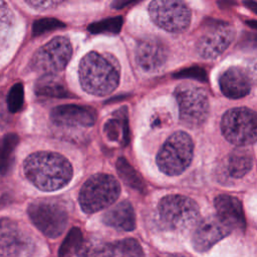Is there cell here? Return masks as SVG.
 I'll use <instances>...</instances> for the list:
<instances>
[{"instance_id": "3957f363", "label": "cell", "mask_w": 257, "mask_h": 257, "mask_svg": "<svg viewBox=\"0 0 257 257\" xmlns=\"http://www.w3.org/2000/svg\"><path fill=\"white\" fill-rule=\"evenodd\" d=\"M119 193L120 187L114 177L96 174L83 184L78 201L83 212L92 214L110 206L118 198Z\"/></svg>"}, {"instance_id": "5b68a950", "label": "cell", "mask_w": 257, "mask_h": 257, "mask_svg": "<svg viewBox=\"0 0 257 257\" xmlns=\"http://www.w3.org/2000/svg\"><path fill=\"white\" fill-rule=\"evenodd\" d=\"M162 221L173 230H186L198 223L200 211L197 203L183 195H168L158 205Z\"/></svg>"}, {"instance_id": "7c38bea8", "label": "cell", "mask_w": 257, "mask_h": 257, "mask_svg": "<svg viewBox=\"0 0 257 257\" xmlns=\"http://www.w3.org/2000/svg\"><path fill=\"white\" fill-rule=\"evenodd\" d=\"M231 231L218 216L205 217L195 225L192 236L194 248L198 252L208 251Z\"/></svg>"}, {"instance_id": "e0dca14e", "label": "cell", "mask_w": 257, "mask_h": 257, "mask_svg": "<svg viewBox=\"0 0 257 257\" xmlns=\"http://www.w3.org/2000/svg\"><path fill=\"white\" fill-rule=\"evenodd\" d=\"M32 244L30 240L15 226L2 221L1 229V255L2 256H17L28 254L26 250H30Z\"/></svg>"}, {"instance_id": "ac0fdd59", "label": "cell", "mask_w": 257, "mask_h": 257, "mask_svg": "<svg viewBox=\"0 0 257 257\" xmlns=\"http://www.w3.org/2000/svg\"><path fill=\"white\" fill-rule=\"evenodd\" d=\"M105 225L121 231H132L136 227V215L132 204L124 200L108 209L102 218Z\"/></svg>"}, {"instance_id": "ffe728a7", "label": "cell", "mask_w": 257, "mask_h": 257, "mask_svg": "<svg viewBox=\"0 0 257 257\" xmlns=\"http://www.w3.org/2000/svg\"><path fill=\"white\" fill-rule=\"evenodd\" d=\"M35 93L39 96L68 98L73 94L56 74H43L35 84Z\"/></svg>"}, {"instance_id": "4fadbf2b", "label": "cell", "mask_w": 257, "mask_h": 257, "mask_svg": "<svg viewBox=\"0 0 257 257\" xmlns=\"http://www.w3.org/2000/svg\"><path fill=\"white\" fill-rule=\"evenodd\" d=\"M168 49L156 37H147L139 41L136 49V61L147 72H156L166 63Z\"/></svg>"}, {"instance_id": "836d02e7", "label": "cell", "mask_w": 257, "mask_h": 257, "mask_svg": "<svg viewBox=\"0 0 257 257\" xmlns=\"http://www.w3.org/2000/svg\"><path fill=\"white\" fill-rule=\"evenodd\" d=\"M244 3L250 10H252L254 13L257 14V2L256 1H254V0H245Z\"/></svg>"}, {"instance_id": "d4e9b609", "label": "cell", "mask_w": 257, "mask_h": 257, "mask_svg": "<svg viewBox=\"0 0 257 257\" xmlns=\"http://www.w3.org/2000/svg\"><path fill=\"white\" fill-rule=\"evenodd\" d=\"M122 24H123V19L121 16L108 17V18L101 19L99 21L89 24L87 26V30L93 34H98V33L117 34L121 30Z\"/></svg>"}, {"instance_id": "5bb4252c", "label": "cell", "mask_w": 257, "mask_h": 257, "mask_svg": "<svg viewBox=\"0 0 257 257\" xmlns=\"http://www.w3.org/2000/svg\"><path fill=\"white\" fill-rule=\"evenodd\" d=\"M51 120L61 126H91L96 120V112L86 105L63 104L54 107L50 113Z\"/></svg>"}, {"instance_id": "7402d4cb", "label": "cell", "mask_w": 257, "mask_h": 257, "mask_svg": "<svg viewBox=\"0 0 257 257\" xmlns=\"http://www.w3.org/2000/svg\"><path fill=\"white\" fill-rule=\"evenodd\" d=\"M115 167L119 178L126 186L141 193L146 192V182L139 174V172L124 158H118Z\"/></svg>"}, {"instance_id": "e575fe53", "label": "cell", "mask_w": 257, "mask_h": 257, "mask_svg": "<svg viewBox=\"0 0 257 257\" xmlns=\"http://www.w3.org/2000/svg\"><path fill=\"white\" fill-rule=\"evenodd\" d=\"M246 23H247V25L250 26L251 28L257 30V20H248V21H246Z\"/></svg>"}, {"instance_id": "9c48e42d", "label": "cell", "mask_w": 257, "mask_h": 257, "mask_svg": "<svg viewBox=\"0 0 257 257\" xmlns=\"http://www.w3.org/2000/svg\"><path fill=\"white\" fill-rule=\"evenodd\" d=\"M149 13L157 26L172 33L185 31L191 22V10L184 0H153Z\"/></svg>"}, {"instance_id": "f1b7e54d", "label": "cell", "mask_w": 257, "mask_h": 257, "mask_svg": "<svg viewBox=\"0 0 257 257\" xmlns=\"http://www.w3.org/2000/svg\"><path fill=\"white\" fill-rule=\"evenodd\" d=\"M177 78H192L197 79L199 81L207 80L206 70L200 66H191L188 68H184L174 74Z\"/></svg>"}, {"instance_id": "d6986e66", "label": "cell", "mask_w": 257, "mask_h": 257, "mask_svg": "<svg viewBox=\"0 0 257 257\" xmlns=\"http://www.w3.org/2000/svg\"><path fill=\"white\" fill-rule=\"evenodd\" d=\"M103 133L112 142H117L123 146L128 144L130 130L125 107H121L113 112V118L108 119L104 123Z\"/></svg>"}, {"instance_id": "52a82bcc", "label": "cell", "mask_w": 257, "mask_h": 257, "mask_svg": "<svg viewBox=\"0 0 257 257\" xmlns=\"http://www.w3.org/2000/svg\"><path fill=\"white\" fill-rule=\"evenodd\" d=\"M180 118L188 126H200L209 114L207 93L193 84H180L175 89Z\"/></svg>"}, {"instance_id": "d6a6232c", "label": "cell", "mask_w": 257, "mask_h": 257, "mask_svg": "<svg viewBox=\"0 0 257 257\" xmlns=\"http://www.w3.org/2000/svg\"><path fill=\"white\" fill-rule=\"evenodd\" d=\"M139 0H113L111 2V8L113 9H122L133 3H136L138 2Z\"/></svg>"}, {"instance_id": "f546056e", "label": "cell", "mask_w": 257, "mask_h": 257, "mask_svg": "<svg viewBox=\"0 0 257 257\" xmlns=\"http://www.w3.org/2000/svg\"><path fill=\"white\" fill-rule=\"evenodd\" d=\"M30 7L36 10H49L59 6L63 0H24Z\"/></svg>"}, {"instance_id": "1f68e13d", "label": "cell", "mask_w": 257, "mask_h": 257, "mask_svg": "<svg viewBox=\"0 0 257 257\" xmlns=\"http://www.w3.org/2000/svg\"><path fill=\"white\" fill-rule=\"evenodd\" d=\"M242 43L244 44V46L257 48V34L250 32L245 33L242 38Z\"/></svg>"}, {"instance_id": "2e32d148", "label": "cell", "mask_w": 257, "mask_h": 257, "mask_svg": "<svg viewBox=\"0 0 257 257\" xmlns=\"http://www.w3.org/2000/svg\"><path fill=\"white\" fill-rule=\"evenodd\" d=\"M219 85L222 93L230 98H241L251 89L249 75L239 67L226 69L219 78Z\"/></svg>"}, {"instance_id": "6da1fadb", "label": "cell", "mask_w": 257, "mask_h": 257, "mask_svg": "<svg viewBox=\"0 0 257 257\" xmlns=\"http://www.w3.org/2000/svg\"><path fill=\"white\" fill-rule=\"evenodd\" d=\"M26 178L42 191H55L63 188L72 177L70 163L53 152H36L29 155L23 164Z\"/></svg>"}, {"instance_id": "4316f807", "label": "cell", "mask_w": 257, "mask_h": 257, "mask_svg": "<svg viewBox=\"0 0 257 257\" xmlns=\"http://www.w3.org/2000/svg\"><path fill=\"white\" fill-rule=\"evenodd\" d=\"M63 27H65V23H63L59 19L52 18V17L40 18L35 20L32 24V35L36 37L46 32L60 29Z\"/></svg>"}, {"instance_id": "44dd1931", "label": "cell", "mask_w": 257, "mask_h": 257, "mask_svg": "<svg viewBox=\"0 0 257 257\" xmlns=\"http://www.w3.org/2000/svg\"><path fill=\"white\" fill-rule=\"evenodd\" d=\"M93 255H112V256H142L144 252L139 242L133 238L123 239L113 244L104 245Z\"/></svg>"}, {"instance_id": "8fae6325", "label": "cell", "mask_w": 257, "mask_h": 257, "mask_svg": "<svg viewBox=\"0 0 257 257\" xmlns=\"http://www.w3.org/2000/svg\"><path fill=\"white\" fill-rule=\"evenodd\" d=\"M234 35V28L230 23L211 19L206 23L204 31L197 41V52L205 59L216 58L228 48Z\"/></svg>"}, {"instance_id": "cb8c5ba5", "label": "cell", "mask_w": 257, "mask_h": 257, "mask_svg": "<svg viewBox=\"0 0 257 257\" xmlns=\"http://www.w3.org/2000/svg\"><path fill=\"white\" fill-rule=\"evenodd\" d=\"M83 237L79 228H72L68 234L66 235L64 241L62 242L58 255L59 256H69L80 253V249L82 247Z\"/></svg>"}, {"instance_id": "83f0119b", "label": "cell", "mask_w": 257, "mask_h": 257, "mask_svg": "<svg viewBox=\"0 0 257 257\" xmlns=\"http://www.w3.org/2000/svg\"><path fill=\"white\" fill-rule=\"evenodd\" d=\"M24 89L21 82L11 86L7 93V107L11 112H18L23 107Z\"/></svg>"}, {"instance_id": "30bf717a", "label": "cell", "mask_w": 257, "mask_h": 257, "mask_svg": "<svg viewBox=\"0 0 257 257\" xmlns=\"http://www.w3.org/2000/svg\"><path fill=\"white\" fill-rule=\"evenodd\" d=\"M27 212L34 226L52 239L63 233L68 222L66 209L53 201H35L29 205Z\"/></svg>"}, {"instance_id": "603a6c76", "label": "cell", "mask_w": 257, "mask_h": 257, "mask_svg": "<svg viewBox=\"0 0 257 257\" xmlns=\"http://www.w3.org/2000/svg\"><path fill=\"white\" fill-rule=\"evenodd\" d=\"M253 166V158L247 151H235L227 161V171L233 178H242Z\"/></svg>"}, {"instance_id": "9a60e30c", "label": "cell", "mask_w": 257, "mask_h": 257, "mask_svg": "<svg viewBox=\"0 0 257 257\" xmlns=\"http://www.w3.org/2000/svg\"><path fill=\"white\" fill-rule=\"evenodd\" d=\"M217 216L231 229L243 232L246 227L245 215L242 204L236 197L219 195L215 199Z\"/></svg>"}, {"instance_id": "8992f818", "label": "cell", "mask_w": 257, "mask_h": 257, "mask_svg": "<svg viewBox=\"0 0 257 257\" xmlns=\"http://www.w3.org/2000/svg\"><path fill=\"white\" fill-rule=\"evenodd\" d=\"M221 131L234 145H251L257 142V113L245 107L232 108L224 113Z\"/></svg>"}, {"instance_id": "7a4b0ae2", "label": "cell", "mask_w": 257, "mask_h": 257, "mask_svg": "<svg viewBox=\"0 0 257 257\" xmlns=\"http://www.w3.org/2000/svg\"><path fill=\"white\" fill-rule=\"evenodd\" d=\"M78 74L83 90L97 96L111 93L119 81L118 67L112 57L95 51H90L81 58Z\"/></svg>"}, {"instance_id": "277c9868", "label": "cell", "mask_w": 257, "mask_h": 257, "mask_svg": "<svg viewBox=\"0 0 257 257\" xmlns=\"http://www.w3.org/2000/svg\"><path fill=\"white\" fill-rule=\"evenodd\" d=\"M193 152L194 144L191 137L185 132H176L160 149L157 156L158 167L168 176H178L191 164Z\"/></svg>"}, {"instance_id": "4dcf8cb0", "label": "cell", "mask_w": 257, "mask_h": 257, "mask_svg": "<svg viewBox=\"0 0 257 257\" xmlns=\"http://www.w3.org/2000/svg\"><path fill=\"white\" fill-rule=\"evenodd\" d=\"M13 22V13L10 10L9 6L4 0H1V25H2V32L6 28H9Z\"/></svg>"}, {"instance_id": "484cf974", "label": "cell", "mask_w": 257, "mask_h": 257, "mask_svg": "<svg viewBox=\"0 0 257 257\" xmlns=\"http://www.w3.org/2000/svg\"><path fill=\"white\" fill-rule=\"evenodd\" d=\"M18 142L19 138L16 134H7L3 138L1 148V171L3 176L11 167V164L13 162V152Z\"/></svg>"}, {"instance_id": "ba28073f", "label": "cell", "mask_w": 257, "mask_h": 257, "mask_svg": "<svg viewBox=\"0 0 257 257\" xmlns=\"http://www.w3.org/2000/svg\"><path fill=\"white\" fill-rule=\"evenodd\" d=\"M71 54L69 39L65 36H56L35 51L30 66L42 74H56L65 68Z\"/></svg>"}]
</instances>
